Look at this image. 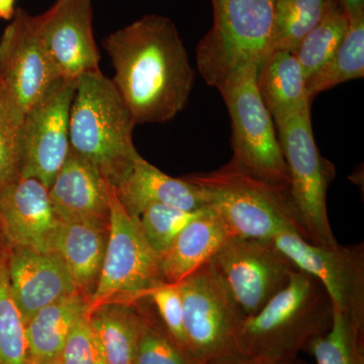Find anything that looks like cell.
Instances as JSON below:
<instances>
[{"label":"cell","mask_w":364,"mask_h":364,"mask_svg":"<svg viewBox=\"0 0 364 364\" xmlns=\"http://www.w3.org/2000/svg\"><path fill=\"white\" fill-rule=\"evenodd\" d=\"M104 48L114 67L112 83L136 126L166 123L188 105L195 70L170 18L144 16L109 33Z\"/></svg>","instance_id":"1"},{"label":"cell","mask_w":364,"mask_h":364,"mask_svg":"<svg viewBox=\"0 0 364 364\" xmlns=\"http://www.w3.org/2000/svg\"><path fill=\"white\" fill-rule=\"evenodd\" d=\"M332 323L333 305L324 287L296 269L282 291L243 321L238 352L265 360H291L329 331Z\"/></svg>","instance_id":"2"},{"label":"cell","mask_w":364,"mask_h":364,"mask_svg":"<svg viewBox=\"0 0 364 364\" xmlns=\"http://www.w3.org/2000/svg\"><path fill=\"white\" fill-rule=\"evenodd\" d=\"M136 124L112 79L102 71L78 79L69 119L70 148L117 188L138 156L133 141Z\"/></svg>","instance_id":"3"},{"label":"cell","mask_w":364,"mask_h":364,"mask_svg":"<svg viewBox=\"0 0 364 364\" xmlns=\"http://www.w3.org/2000/svg\"><path fill=\"white\" fill-rule=\"evenodd\" d=\"M186 178L200 186L208 205L219 214L233 237L272 240L289 231L303 237L286 186L250 176L230 161L213 171Z\"/></svg>","instance_id":"4"},{"label":"cell","mask_w":364,"mask_h":364,"mask_svg":"<svg viewBox=\"0 0 364 364\" xmlns=\"http://www.w3.org/2000/svg\"><path fill=\"white\" fill-rule=\"evenodd\" d=\"M210 32L196 47L203 80L222 92L242 72L259 68L272 47L274 0H212Z\"/></svg>","instance_id":"5"},{"label":"cell","mask_w":364,"mask_h":364,"mask_svg":"<svg viewBox=\"0 0 364 364\" xmlns=\"http://www.w3.org/2000/svg\"><path fill=\"white\" fill-rule=\"evenodd\" d=\"M273 121L289 169V193L304 239L321 247H334L339 243L330 224L327 195L336 169L322 156L316 144L311 107Z\"/></svg>","instance_id":"6"},{"label":"cell","mask_w":364,"mask_h":364,"mask_svg":"<svg viewBox=\"0 0 364 364\" xmlns=\"http://www.w3.org/2000/svg\"><path fill=\"white\" fill-rule=\"evenodd\" d=\"M161 257L144 238L136 218L109 191V234L104 262L88 310L105 303H132L146 299L151 289L163 284Z\"/></svg>","instance_id":"7"},{"label":"cell","mask_w":364,"mask_h":364,"mask_svg":"<svg viewBox=\"0 0 364 364\" xmlns=\"http://www.w3.org/2000/svg\"><path fill=\"white\" fill-rule=\"evenodd\" d=\"M257 67L242 72L222 91L231 119L230 162L254 177L289 188V169L274 121L261 100Z\"/></svg>","instance_id":"8"},{"label":"cell","mask_w":364,"mask_h":364,"mask_svg":"<svg viewBox=\"0 0 364 364\" xmlns=\"http://www.w3.org/2000/svg\"><path fill=\"white\" fill-rule=\"evenodd\" d=\"M178 286L183 306L189 358L205 364L238 352L239 332L245 315L210 263Z\"/></svg>","instance_id":"9"},{"label":"cell","mask_w":364,"mask_h":364,"mask_svg":"<svg viewBox=\"0 0 364 364\" xmlns=\"http://www.w3.org/2000/svg\"><path fill=\"white\" fill-rule=\"evenodd\" d=\"M58 78L37 18L16 9L0 38V112L21 124Z\"/></svg>","instance_id":"10"},{"label":"cell","mask_w":364,"mask_h":364,"mask_svg":"<svg viewBox=\"0 0 364 364\" xmlns=\"http://www.w3.org/2000/svg\"><path fill=\"white\" fill-rule=\"evenodd\" d=\"M245 317L259 312L298 268L272 240L232 237L210 261Z\"/></svg>","instance_id":"11"},{"label":"cell","mask_w":364,"mask_h":364,"mask_svg":"<svg viewBox=\"0 0 364 364\" xmlns=\"http://www.w3.org/2000/svg\"><path fill=\"white\" fill-rule=\"evenodd\" d=\"M77 81L57 79L21 121V176L37 179L48 189L70 151L69 119Z\"/></svg>","instance_id":"12"},{"label":"cell","mask_w":364,"mask_h":364,"mask_svg":"<svg viewBox=\"0 0 364 364\" xmlns=\"http://www.w3.org/2000/svg\"><path fill=\"white\" fill-rule=\"evenodd\" d=\"M272 240L294 267L324 287L333 310L364 326L363 243L321 247L291 231Z\"/></svg>","instance_id":"13"},{"label":"cell","mask_w":364,"mask_h":364,"mask_svg":"<svg viewBox=\"0 0 364 364\" xmlns=\"http://www.w3.org/2000/svg\"><path fill=\"white\" fill-rule=\"evenodd\" d=\"M92 16V0H55L47 11L36 16L60 77L78 80L100 70Z\"/></svg>","instance_id":"14"},{"label":"cell","mask_w":364,"mask_h":364,"mask_svg":"<svg viewBox=\"0 0 364 364\" xmlns=\"http://www.w3.org/2000/svg\"><path fill=\"white\" fill-rule=\"evenodd\" d=\"M59 224L49 189L37 179L20 176L0 191V235L9 247L51 252Z\"/></svg>","instance_id":"15"},{"label":"cell","mask_w":364,"mask_h":364,"mask_svg":"<svg viewBox=\"0 0 364 364\" xmlns=\"http://www.w3.org/2000/svg\"><path fill=\"white\" fill-rule=\"evenodd\" d=\"M6 268L11 293L26 324L41 309L79 291L64 263L53 252L9 247Z\"/></svg>","instance_id":"16"},{"label":"cell","mask_w":364,"mask_h":364,"mask_svg":"<svg viewBox=\"0 0 364 364\" xmlns=\"http://www.w3.org/2000/svg\"><path fill=\"white\" fill-rule=\"evenodd\" d=\"M109 191L111 186L97 169L70 148L65 163L50 186L49 196L61 222H109Z\"/></svg>","instance_id":"17"},{"label":"cell","mask_w":364,"mask_h":364,"mask_svg":"<svg viewBox=\"0 0 364 364\" xmlns=\"http://www.w3.org/2000/svg\"><path fill=\"white\" fill-rule=\"evenodd\" d=\"M114 191L119 202L134 218L152 203L171 205L188 212L208 207L200 186L186 177L167 176L140 154L134 161L130 174Z\"/></svg>","instance_id":"18"},{"label":"cell","mask_w":364,"mask_h":364,"mask_svg":"<svg viewBox=\"0 0 364 364\" xmlns=\"http://www.w3.org/2000/svg\"><path fill=\"white\" fill-rule=\"evenodd\" d=\"M233 235L219 214L208 205L182 230L161 257L163 282L178 284L208 264Z\"/></svg>","instance_id":"19"},{"label":"cell","mask_w":364,"mask_h":364,"mask_svg":"<svg viewBox=\"0 0 364 364\" xmlns=\"http://www.w3.org/2000/svg\"><path fill=\"white\" fill-rule=\"evenodd\" d=\"M109 222L75 220L61 222L53 238L51 252L56 254L70 273L78 291L97 282L107 248Z\"/></svg>","instance_id":"20"},{"label":"cell","mask_w":364,"mask_h":364,"mask_svg":"<svg viewBox=\"0 0 364 364\" xmlns=\"http://www.w3.org/2000/svg\"><path fill=\"white\" fill-rule=\"evenodd\" d=\"M257 87L273 119L312 107L296 52L272 50L257 70Z\"/></svg>","instance_id":"21"},{"label":"cell","mask_w":364,"mask_h":364,"mask_svg":"<svg viewBox=\"0 0 364 364\" xmlns=\"http://www.w3.org/2000/svg\"><path fill=\"white\" fill-rule=\"evenodd\" d=\"M88 312L80 291L41 309L26 324L30 364H57L72 328Z\"/></svg>","instance_id":"22"},{"label":"cell","mask_w":364,"mask_h":364,"mask_svg":"<svg viewBox=\"0 0 364 364\" xmlns=\"http://www.w3.org/2000/svg\"><path fill=\"white\" fill-rule=\"evenodd\" d=\"M88 318L107 364H132L142 330L140 312L124 303H105L90 309Z\"/></svg>","instance_id":"23"},{"label":"cell","mask_w":364,"mask_h":364,"mask_svg":"<svg viewBox=\"0 0 364 364\" xmlns=\"http://www.w3.org/2000/svg\"><path fill=\"white\" fill-rule=\"evenodd\" d=\"M364 76V18L349 23L338 50L322 68L306 79V93L313 102L318 93Z\"/></svg>","instance_id":"24"},{"label":"cell","mask_w":364,"mask_h":364,"mask_svg":"<svg viewBox=\"0 0 364 364\" xmlns=\"http://www.w3.org/2000/svg\"><path fill=\"white\" fill-rule=\"evenodd\" d=\"M348 26L343 9L336 0H331L322 20L306 33L296 51L306 79L331 59L343 42Z\"/></svg>","instance_id":"25"},{"label":"cell","mask_w":364,"mask_h":364,"mask_svg":"<svg viewBox=\"0 0 364 364\" xmlns=\"http://www.w3.org/2000/svg\"><path fill=\"white\" fill-rule=\"evenodd\" d=\"M331 0H274L272 50L296 52L322 20Z\"/></svg>","instance_id":"26"},{"label":"cell","mask_w":364,"mask_h":364,"mask_svg":"<svg viewBox=\"0 0 364 364\" xmlns=\"http://www.w3.org/2000/svg\"><path fill=\"white\" fill-rule=\"evenodd\" d=\"M317 364H364V326L333 310L329 331L306 347Z\"/></svg>","instance_id":"27"},{"label":"cell","mask_w":364,"mask_h":364,"mask_svg":"<svg viewBox=\"0 0 364 364\" xmlns=\"http://www.w3.org/2000/svg\"><path fill=\"white\" fill-rule=\"evenodd\" d=\"M0 364H30L26 322L11 293L4 251H0Z\"/></svg>","instance_id":"28"},{"label":"cell","mask_w":364,"mask_h":364,"mask_svg":"<svg viewBox=\"0 0 364 364\" xmlns=\"http://www.w3.org/2000/svg\"><path fill=\"white\" fill-rule=\"evenodd\" d=\"M203 208L188 212L171 205L152 203L144 208L136 219L145 240L153 251L162 257L182 230L198 217Z\"/></svg>","instance_id":"29"},{"label":"cell","mask_w":364,"mask_h":364,"mask_svg":"<svg viewBox=\"0 0 364 364\" xmlns=\"http://www.w3.org/2000/svg\"><path fill=\"white\" fill-rule=\"evenodd\" d=\"M140 314L142 330L132 364H195L165 334L156 318Z\"/></svg>","instance_id":"30"},{"label":"cell","mask_w":364,"mask_h":364,"mask_svg":"<svg viewBox=\"0 0 364 364\" xmlns=\"http://www.w3.org/2000/svg\"><path fill=\"white\" fill-rule=\"evenodd\" d=\"M146 298L155 306V316L163 331L191 359L184 330L183 306L178 286L163 282L151 289Z\"/></svg>","instance_id":"31"},{"label":"cell","mask_w":364,"mask_h":364,"mask_svg":"<svg viewBox=\"0 0 364 364\" xmlns=\"http://www.w3.org/2000/svg\"><path fill=\"white\" fill-rule=\"evenodd\" d=\"M57 364H107L87 313L72 328Z\"/></svg>","instance_id":"32"},{"label":"cell","mask_w":364,"mask_h":364,"mask_svg":"<svg viewBox=\"0 0 364 364\" xmlns=\"http://www.w3.org/2000/svg\"><path fill=\"white\" fill-rule=\"evenodd\" d=\"M20 129L0 112V191L21 176Z\"/></svg>","instance_id":"33"},{"label":"cell","mask_w":364,"mask_h":364,"mask_svg":"<svg viewBox=\"0 0 364 364\" xmlns=\"http://www.w3.org/2000/svg\"><path fill=\"white\" fill-rule=\"evenodd\" d=\"M205 364H311L308 361L301 358H294L291 360L284 361H270L257 358H251V356L244 355V354L236 353L227 354L221 358H215L214 360L208 361Z\"/></svg>","instance_id":"34"},{"label":"cell","mask_w":364,"mask_h":364,"mask_svg":"<svg viewBox=\"0 0 364 364\" xmlns=\"http://www.w3.org/2000/svg\"><path fill=\"white\" fill-rule=\"evenodd\" d=\"M349 23L364 18V0H336Z\"/></svg>","instance_id":"35"},{"label":"cell","mask_w":364,"mask_h":364,"mask_svg":"<svg viewBox=\"0 0 364 364\" xmlns=\"http://www.w3.org/2000/svg\"><path fill=\"white\" fill-rule=\"evenodd\" d=\"M16 0H0V18L11 21L14 18L16 9Z\"/></svg>","instance_id":"36"}]
</instances>
